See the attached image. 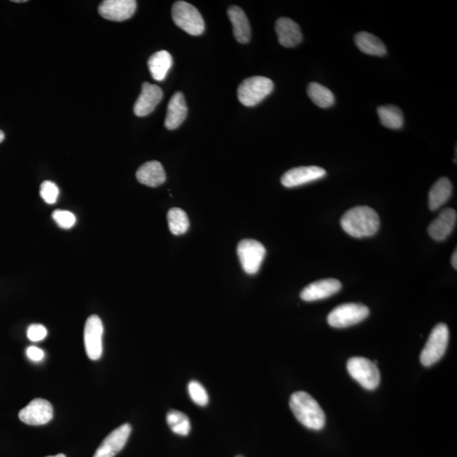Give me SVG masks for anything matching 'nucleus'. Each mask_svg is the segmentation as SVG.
Instances as JSON below:
<instances>
[{
    "mask_svg": "<svg viewBox=\"0 0 457 457\" xmlns=\"http://www.w3.org/2000/svg\"><path fill=\"white\" fill-rule=\"evenodd\" d=\"M341 226L347 234L355 238L370 237L379 231V216L370 207H354L343 214Z\"/></svg>",
    "mask_w": 457,
    "mask_h": 457,
    "instance_id": "obj_1",
    "label": "nucleus"
},
{
    "mask_svg": "<svg viewBox=\"0 0 457 457\" xmlns=\"http://www.w3.org/2000/svg\"><path fill=\"white\" fill-rule=\"evenodd\" d=\"M290 408L298 420L307 429L320 430L325 425V414L317 401L308 393L292 394Z\"/></svg>",
    "mask_w": 457,
    "mask_h": 457,
    "instance_id": "obj_2",
    "label": "nucleus"
},
{
    "mask_svg": "<svg viewBox=\"0 0 457 457\" xmlns=\"http://www.w3.org/2000/svg\"><path fill=\"white\" fill-rule=\"evenodd\" d=\"M274 90V83L264 76H252L243 80L237 89L241 104L252 107L268 97Z\"/></svg>",
    "mask_w": 457,
    "mask_h": 457,
    "instance_id": "obj_3",
    "label": "nucleus"
},
{
    "mask_svg": "<svg viewBox=\"0 0 457 457\" xmlns=\"http://www.w3.org/2000/svg\"><path fill=\"white\" fill-rule=\"evenodd\" d=\"M173 23L192 36H199L205 32V23L200 12L193 4L177 1L172 7Z\"/></svg>",
    "mask_w": 457,
    "mask_h": 457,
    "instance_id": "obj_4",
    "label": "nucleus"
},
{
    "mask_svg": "<svg viewBox=\"0 0 457 457\" xmlns=\"http://www.w3.org/2000/svg\"><path fill=\"white\" fill-rule=\"evenodd\" d=\"M449 343V329L446 324H438L432 330L422 351L420 361L423 366L429 367L439 362L446 353Z\"/></svg>",
    "mask_w": 457,
    "mask_h": 457,
    "instance_id": "obj_5",
    "label": "nucleus"
},
{
    "mask_svg": "<svg viewBox=\"0 0 457 457\" xmlns=\"http://www.w3.org/2000/svg\"><path fill=\"white\" fill-rule=\"evenodd\" d=\"M347 370L353 378L367 391H374L380 383L378 367L370 359L362 357L351 358L347 362Z\"/></svg>",
    "mask_w": 457,
    "mask_h": 457,
    "instance_id": "obj_6",
    "label": "nucleus"
},
{
    "mask_svg": "<svg viewBox=\"0 0 457 457\" xmlns=\"http://www.w3.org/2000/svg\"><path fill=\"white\" fill-rule=\"evenodd\" d=\"M370 308L361 303H345L334 309L328 316V323L334 328L350 327L367 319Z\"/></svg>",
    "mask_w": 457,
    "mask_h": 457,
    "instance_id": "obj_7",
    "label": "nucleus"
},
{
    "mask_svg": "<svg viewBox=\"0 0 457 457\" xmlns=\"http://www.w3.org/2000/svg\"><path fill=\"white\" fill-rule=\"evenodd\" d=\"M237 254L245 272L248 274H255L260 269L262 261L264 260L266 249L260 241L245 239L240 240L237 245Z\"/></svg>",
    "mask_w": 457,
    "mask_h": 457,
    "instance_id": "obj_8",
    "label": "nucleus"
},
{
    "mask_svg": "<svg viewBox=\"0 0 457 457\" xmlns=\"http://www.w3.org/2000/svg\"><path fill=\"white\" fill-rule=\"evenodd\" d=\"M103 334L104 325L100 317H89L84 328V343L87 355L93 361L99 360L103 353Z\"/></svg>",
    "mask_w": 457,
    "mask_h": 457,
    "instance_id": "obj_9",
    "label": "nucleus"
},
{
    "mask_svg": "<svg viewBox=\"0 0 457 457\" xmlns=\"http://www.w3.org/2000/svg\"><path fill=\"white\" fill-rule=\"evenodd\" d=\"M21 422L28 425H44L53 418V406L48 401L36 398L21 409L19 413Z\"/></svg>",
    "mask_w": 457,
    "mask_h": 457,
    "instance_id": "obj_10",
    "label": "nucleus"
},
{
    "mask_svg": "<svg viewBox=\"0 0 457 457\" xmlns=\"http://www.w3.org/2000/svg\"><path fill=\"white\" fill-rule=\"evenodd\" d=\"M131 433V426L125 423L110 433L97 449L93 457H114L126 446Z\"/></svg>",
    "mask_w": 457,
    "mask_h": 457,
    "instance_id": "obj_11",
    "label": "nucleus"
},
{
    "mask_svg": "<svg viewBox=\"0 0 457 457\" xmlns=\"http://www.w3.org/2000/svg\"><path fill=\"white\" fill-rule=\"evenodd\" d=\"M325 169L319 166H302L290 169L281 177V184L287 188L310 183L326 176Z\"/></svg>",
    "mask_w": 457,
    "mask_h": 457,
    "instance_id": "obj_12",
    "label": "nucleus"
},
{
    "mask_svg": "<svg viewBox=\"0 0 457 457\" xmlns=\"http://www.w3.org/2000/svg\"><path fill=\"white\" fill-rule=\"evenodd\" d=\"M135 8V0H105L100 4L99 13L106 20L124 21L134 15Z\"/></svg>",
    "mask_w": 457,
    "mask_h": 457,
    "instance_id": "obj_13",
    "label": "nucleus"
},
{
    "mask_svg": "<svg viewBox=\"0 0 457 457\" xmlns=\"http://www.w3.org/2000/svg\"><path fill=\"white\" fill-rule=\"evenodd\" d=\"M163 99V91L154 84L144 83L142 84L141 95L134 105L135 116L144 117L154 111L156 106Z\"/></svg>",
    "mask_w": 457,
    "mask_h": 457,
    "instance_id": "obj_14",
    "label": "nucleus"
},
{
    "mask_svg": "<svg viewBox=\"0 0 457 457\" xmlns=\"http://www.w3.org/2000/svg\"><path fill=\"white\" fill-rule=\"evenodd\" d=\"M341 289V283L336 279H325L312 282L305 287L300 296L305 302H315L329 298Z\"/></svg>",
    "mask_w": 457,
    "mask_h": 457,
    "instance_id": "obj_15",
    "label": "nucleus"
},
{
    "mask_svg": "<svg viewBox=\"0 0 457 457\" xmlns=\"http://www.w3.org/2000/svg\"><path fill=\"white\" fill-rule=\"evenodd\" d=\"M456 211L451 207L441 211L437 218L433 220L427 228L429 236L435 240L442 241L447 238L454 230L456 224Z\"/></svg>",
    "mask_w": 457,
    "mask_h": 457,
    "instance_id": "obj_16",
    "label": "nucleus"
},
{
    "mask_svg": "<svg viewBox=\"0 0 457 457\" xmlns=\"http://www.w3.org/2000/svg\"><path fill=\"white\" fill-rule=\"evenodd\" d=\"M279 44L286 48H294L303 40V34L298 23L287 17H281L275 23Z\"/></svg>",
    "mask_w": 457,
    "mask_h": 457,
    "instance_id": "obj_17",
    "label": "nucleus"
},
{
    "mask_svg": "<svg viewBox=\"0 0 457 457\" xmlns=\"http://www.w3.org/2000/svg\"><path fill=\"white\" fill-rule=\"evenodd\" d=\"M188 116V106H186L183 93L177 92L169 102L166 118L164 126L168 130H175L185 120Z\"/></svg>",
    "mask_w": 457,
    "mask_h": 457,
    "instance_id": "obj_18",
    "label": "nucleus"
},
{
    "mask_svg": "<svg viewBox=\"0 0 457 457\" xmlns=\"http://www.w3.org/2000/svg\"><path fill=\"white\" fill-rule=\"evenodd\" d=\"M135 176L140 183L150 188H157L166 181V173L163 165L158 161H150L141 165L135 173Z\"/></svg>",
    "mask_w": 457,
    "mask_h": 457,
    "instance_id": "obj_19",
    "label": "nucleus"
},
{
    "mask_svg": "<svg viewBox=\"0 0 457 457\" xmlns=\"http://www.w3.org/2000/svg\"><path fill=\"white\" fill-rule=\"evenodd\" d=\"M228 16L232 24L236 39L240 44H247L251 38V28L243 8L238 6L228 8Z\"/></svg>",
    "mask_w": 457,
    "mask_h": 457,
    "instance_id": "obj_20",
    "label": "nucleus"
},
{
    "mask_svg": "<svg viewBox=\"0 0 457 457\" xmlns=\"http://www.w3.org/2000/svg\"><path fill=\"white\" fill-rule=\"evenodd\" d=\"M453 186L446 177L440 178L432 186L429 193V206L431 211L441 207L451 197Z\"/></svg>",
    "mask_w": 457,
    "mask_h": 457,
    "instance_id": "obj_21",
    "label": "nucleus"
},
{
    "mask_svg": "<svg viewBox=\"0 0 457 457\" xmlns=\"http://www.w3.org/2000/svg\"><path fill=\"white\" fill-rule=\"evenodd\" d=\"M173 65L171 54L168 51L161 50L152 54L148 59L147 66L150 73L156 80H164Z\"/></svg>",
    "mask_w": 457,
    "mask_h": 457,
    "instance_id": "obj_22",
    "label": "nucleus"
},
{
    "mask_svg": "<svg viewBox=\"0 0 457 457\" xmlns=\"http://www.w3.org/2000/svg\"><path fill=\"white\" fill-rule=\"evenodd\" d=\"M354 41L359 50L364 54L384 56L387 53L384 42L371 33L360 32L355 34Z\"/></svg>",
    "mask_w": 457,
    "mask_h": 457,
    "instance_id": "obj_23",
    "label": "nucleus"
},
{
    "mask_svg": "<svg viewBox=\"0 0 457 457\" xmlns=\"http://www.w3.org/2000/svg\"><path fill=\"white\" fill-rule=\"evenodd\" d=\"M381 124L389 129L399 130L404 126L401 109L396 105H384L377 109Z\"/></svg>",
    "mask_w": 457,
    "mask_h": 457,
    "instance_id": "obj_24",
    "label": "nucleus"
},
{
    "mask_svg": "<svg viewBox=\"0 0 457 457\" xmlns=\"http://www.w3.org/2000/svg\"><path fill=\"white\" fill-rule=\"evenodd\" d=\"M307 95L317 106L326 109L334 104V96L329 88L319 83H311L308 85Z\"/></svg>",
    "mask_w": 457,
    "mask_h": 457,
    "instance_id": "obj_25",
    "label": "nucleus"
},
{
    "mask_svg": "<svg viewBox=\"0 0 457 457\" xmlns=\"http://www.w3.org/2000/svg\"><path fill=\"white\" fill-rule=\"evenodd\" d=\"M169 231L173 235H183L188 231L190 223L188 214L179 207H173L167 214Z\"/></svg>",
    "mask_w": 457,
    "mask_h": 457,
    "instance_id": "obj_26",
    "label": "nucleus"
},
{
    "mask_svg": "<svg viewBox=\"0 0 457 457\" xmlns=\"http://www.w3.org/2000/svg\"><path fill=\"white\" fill-rule=\"evenodd\" d=\"M167 423L173 433L181 436L188 435L190 431V419L184 413L171 410L167 413Z\"/></svg>",
    "mask_w": 457,
    "mask_h": 457,
    "instance_id": "obj_27",
    "label": "nucleus"
},
{
    "mask_svg": "<svg viewBox=\"0 0 457 457\" xmlns=\"http://www.w3.org/2000/svg\"><path fill=\"white\" fill-rule=\"evenodd\" d=\"M188 394L190 399L198 406H205L209 403V398L206 389L196 380H192L188 384Z\"/></svg>",
    "mask_w": 457,
    "mask_h": 457,
    "instance_id": "obj_28",
    "label": "nucleus"
},
{
    "mask_svg": "<svg viewBox=\"0 0 457 457\" xmlns=\"http://www.w3.org/2000/svg\"><path fill=\"white\" fill-rule=\"evenodd\" d=\"M59 193V188L53 181H45L42 182L40 186V196L48 205H54V203L56 202Z\"/></svg>",
    "mask_w": 457,
    "mask_h": 457,
    "instance_id": "obj_29",
    "label": "nucleus"
},
{
    "mask_svg": "<svg viewBox=\"0 0 457 457\" xmlns=\"http://www.w3.org/2000/svg\"><path fill=\"white\" fill-rule=\"evenodd\" d=\"M52 216L55 222L63 228L73 227L76 221L75 216L66 210H55Z\"/></svg>",
    "mask_w": 457,
    "mask_h": 457,
    "instance_id": "obj_30",
    "label": "nucleus"
},
{
    "mask_svg": "<svg viewBox=\"0 0 457 457\" xmlns=\"http://www.w3.org/2000/svg\"><path fill=\"white\" fill-rule=\"evenodd\" d=\"M47 329L44 325L34 324L29 326L28 337L30 341L37 342L44 340L47 336Z\"/></svg>",
    "mask_w": 457,
    "mask_h": 457,
    "instance_id": "obj_31",
    "label": "nucleus"
},
{
    "mask_svg": "<svg viewBox=\"0 0 457 457\" xmlns=\"http://www.w3.org/2000/svg\"><path fill=\"white\" fill-rule=\"evenodd\" d=\"M28 357L33 362H40L44 358V351L37 346H29L27 349Z\"/></svg>",
    "mask_w": 457,
    "mask_h": 457,
    "instance_id": "obj_32",
    "label": "nucleus"
},
{
    "mask_svg": "<svg viewBox=\"0 0 457 457\" xmlns=\"http://www.w3.org/2000/svg\"><path fill=\"white\" fill-rule=\"evenodd\" d=\"M456 258H457V253H456V250L454 253H453V255H452V257H451V264H452V266L454 267L455 269H456V268H457Z\"/></svg>",
    "mask_w": 457,
    "mask_h": 457,
    "instance_id": "obj_33",
    "label": "nucleus"
},
{
    "mask_svg": "<svg viewBox=\"0 0 457 457\" xmlns=\"http://www.w3.org/2000/svg\"><path fill=\"white\" fill-rule=\"evenodd\" d=\"M4 140V133L3 130H0V143L3 142Z\"/></svg>",
    "mask_w": 457,
    "mask_h": 457,
    "instance_id": "obj_34",
    "label": "nucleus"
},
{
    "mask_svg": "<svg viewBox=\"0 0 457 457\" xmlns=\"http://www.w3.org/2000/svg\"><path fill=\"white\" fill-rule=\"evenodd\" d=\"M12 2H15V3H25V2H27V0H13Z\"/></svg>",
    "mask_w": 457,
    "mask_h": 457,
    "instance_id": "obj_35",
    "label": "nucleus"
},
{
    "mask_svg": "<svg viewBox=\"0 0 457 457\" xmlns=\"http://www.w3.org/2000/svg\"><path fill=\"white\" fill-rule=\"evenodd\" d=\"M47 457H66V456L63 454H58L56 456H47Z\"/></svg>",
    "mask_w": 457,
    "mask_h": 457,
    "instance_id": "obj_36",
    "label": "nucleus"
},
{
    "mask_svg": "<svg viewBox=\"0 0 457 457\" xmlns=\"http://www.w3.org/2000/svg\"><path fill=\"white\" fill-rule=\"evenodd\" d=\"M237 457H243V456H237Z\"/></svg>",
    "mask_w": 457,
    "mask_h": 457,
    "instance_id": "obj_37",
    "label": "nucleus"
}]
</instances>
